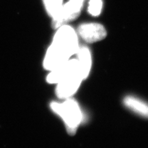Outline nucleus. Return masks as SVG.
Here are the masks:
<instances>
[{"label": "nucleus", "instance_id": "nucleus-4", "mask_svg": "<svg viewBox=\"0 0 148 148\" xmlns=\"http://www.w3.org/2000/svg\"><path fill=\"white\" fill-rule=\"evenodd\" d=\"M84 0H69L62 5L56 15L52 18V27L58 28L78 17Z\"/></svg>", "mask_w": 148, "mask_h": 148}, {"label": "nucleus", "instance_id": "nucleus-1", "mask_svg": "<svg viewBox=\"0 0 148 148\" xmlns=\"http://www.w3.org/2000/svg\"><path fill=\"white\" fill-rule=\"evenodd\" d=\"M79 46L78 36L73 27L66 24L59 27L44 58V68L50 71L63 65L76 54Z\"/></svg>", "mask_w": 148, "mask_h": 148}, {"label": "nucleus", "instance_id": "nucleus-3", "mask_svg": "<svg viewBox=\"0 0 148 148\" xmlns=\"http://www.w3.org/2000/svg\"><path fill=\"white\" fill-rule=\"evenodd\" d=\"M50 107L63 120L69 134H75L83 117L82 110L77 101L70 97L62 103L53 101L50 103Z\"/></svg>", "mask_w": 148, "mask_h": 148}, {"label": "nucleus", "instance_id": "nucleus-9", "mask_svg": "<svg viewBox=\"0 0 148 148\" xmlns=\"http://www.w3.org/2000/svg\"><path fill=\"white\" fill-rule=\"evenodd\" d=\"M88 5V12L90 15L97 16L100 14L103 7L102 0H90Z\"/></svg>", "mask_w": 148, "mask_h": 148}, {"label": "nucleus", "instance_id": "nucleus-7", "mask_svg": "<svg viewBox=\"0 0 148 148\" xmlns=\"http://www.w3.org/2000/svg\"><path fill=\"white\" fill-rule=\"evenodd\" d=\"M123 104L132 112L148 119V103L145 101L134 96L129 95L123 99Z\"/></svg>", "mask_w": 148, "mask_h": 148}, {"label": "nucleus", "instance_id": "nucleus-2", "mask_svg": "<svg viewBox=\"0 0 148 148\" xmlns=\"http://www.w3.org/2000/svg\"><path fill=\"white\" fill-rule=\"evenodd\" d=\"M83 78L77 59H70L65 64L50 71L47 81L50 84H57L56 92L60 99L71 97L80 86Z\"/></svg>", "mask_w": 148, "mask_h": 148}, {"label": "nucleus", "instance_id": "nucleus-8", "mask_svg": "<svg viewBox=\"0 0 148 148\" xmlns=\"http://www.w3.org/2000/svg\"><path fill=\"white\" fill-rule=\"evenodd\" d=\"M43 3L48 14L53 18L63 5V0H43Z\"/></svg>", "mask_w": 148, "mask_h": 148}, {"label": "nucleus", "instance_id": "nucleus-5", "mask_svg": "<svg viewBox=\"0 0 148 148\" xmlns=\"http://www.w3.org/2000/svg\"><path fill=\"white\" fill-rule=\"evenodd\" d=\"M77 32L85 42L88 43L100 41L104 39L107 35L104 26L97 23L81 24L77 28Z\"/></svg>", "mask_w": 148, "mask_h": 148}, {"label": "nucleus", "instance_id": "nucleus-6", "mask_svg": "<svg viewBox=\"0 0 148 148\" xmlns=\"http://www.w3.org/2000/svg\"><path fill=\"white\" fill-rule=\"evenodd\" d=\"M77 56V62L80 69L81 75L83 80L86 79L89 75L92 65L91 53L89 48L85 45L79 46L76 53Z\"/></svg>", "mask_w": 148, "mask_h": 148}]
</instances>
